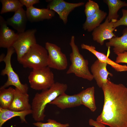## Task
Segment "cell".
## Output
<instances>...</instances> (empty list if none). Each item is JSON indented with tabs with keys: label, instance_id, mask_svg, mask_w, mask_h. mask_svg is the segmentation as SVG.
I'll list each match as a JSON object with an SVG mask.
<instances>
[{
	"label": "cell",
	"instance_id": "cell-14",
	"mask_svg": "<svg viewBox=\"0 0 127 127\" xmlns=\"http://www.w3.org/2000/svg\"><path fill=\"white\" fill-rule=\"evenodd\" d=\"M49 104L55 105L62 109L74 107L82 105L78 94L69 95L65 93L59 95Z\"/></svg>",
	"mask_w": 127,
	"mask_h": 127
},
{
	"label": "cell",
	"instance_id": "cell-23",
	"mask_svg": "<svg viewBox=\"0 0 127 127\" xmlns=\"http://www.w3.org/2000/svg\"><path fill=\"white\" fill-rule=\"evenodd\" d=\"M15 89L12 87L0 89V107L8 108L13 100Z\"/></svg>",
	"mask_w": 127,
	"mask_h": 127
},
{
	"label": "cell",
	"instance_id": "cell-24",
	"mask_svg": "<svg viewBox=\"0 0 127 127\" xmlns=\"http://www.w3.org/2000/svg\"><path fill=\"white\" fill-rule=\"evenodd\" d=\"M0 1L2 4L1 14L10 12H15L23 6L18 0H0Z\"/></svg>",
	"mask_w": 127,
	"mask_h": 127
},
{
	"label": "cell",
	"instance_id": "cell-25",
	"mask_svg": "<svg viewBox=\"0 0 127 127\" xmlns=\"http://www.w3.org/2000/svg\"><path fill=\"white\" fill-rule=\"evenodd\" d=\"M100 10L98 4L93 0H89L85 4L84 12L86 17L93 15Z\"/></svg>",
	"mask_w": 127,
	"mask_h": 127
},
{
	"label": "cell",
	"instance_id": "cell-17",
	"mask_svg": "<svg viewBox=\"0 0 127 127\" xmlns=\"http://www.w3.org/2000/svg\"><path fill=\"white\" fill-rule=\"evenodd\" d=\"M81 47L82 49L86 50L91 52L99 60L110 65L116 71L118 72L127 71V65H121L112 61L104 53L97 51L94 46L82 44Z\"/></svg>",
	"mask_w": 127,
	"mask_h": 127
},
{
	"label": "cell",
	"instance_id": "cell-20",
	"mask_svg": "<svg viewBox=\"0 0 127 127\" xmlns=\"http://www.w3.org/2000/svg\"><path fill=\"white\" fill-rule=\"evenodd\" d=\"M106 12L100 9L93 15L86 17L85 21L83 25L84 30L88 32L93 31L99 26L103 20L106 18Z\"/></svg>",
	"mask_w": 127,
	"mask_h": 127
},
{
	"label": "cell",
	"instance_id": "cell-8",
	"mask_svg": "<svg viewBox=\"0 0 127 127\" xmlns=\"http://www.w3.org/2000/svg\"><path fill=\"white\" fill-rule=\"evenodd\" d=\"M45 48L48 53V66L58 70L66 69L68 66L67 60L60 47L48 42L45 43Z\"/></svg>",
	"mask_w": 127,
	"mask_h": 127
},
{
	"label": "cell",
	"instance_id": "cell-3",
	"mask_svg": "<svg viewBox=\"0 0 127 127\" xmlns=\"http://www.w3.org/2000/svg\"><path fill=\"white\" fill-rule=\"evenodd\" d=\"M70 45L72 52L70 55L71 64L66 72L67 74H73L78 77L91 81L94 79L88 67V62L80 53L75 42V37L71 36Z\"/></svg>",
	"mask_w": 127,
	"mask_h": 127
},
{
	"label": "cell",
	"instance_id": "cell-15",
	"mask_svg": "<svg viewBox=\"0 0 127 127\" xmlns=\"http://www.w3.org/2000/svg\"><path fill=\"white\" fill-rule=\"evenodd\" d=\"M28 20L26 11L22 7L15 12L6 22L8 25L11 26L19 33L25 31Z\"/></svg>",
	"mask_w": 127,
	"mask_h": 127
},
{
	"label": "cell",
	"instance_id": "cell-6",
	"mask_svg": "<svg viewBox=\"0 0 127 127\" xmlns=\"http://www.w3.org/2000/svg\"><path fill=\"white\" fill-rule=\"evenodd\" d=\"M15 51L13 47L7 49V54L2 60L5 64L4 69L1 71V75H6L8 80L3 86H1L0 89L6 88L10 86L13 85L19 90L21 92L27 93L28 87L27 84H23L21 82L19 76L13 70L12 67L11 59L13 54Z\"/></svg>",
	"mask_w": 127,
	"mask_h": 127
},
{
	"label": "cell",
	"instance_id": "cell-29",
	"mask_svg": "<svg viewBox=\"0 0 127 127\" xmlns=\"http://www.w3.org/2000/svg\"><path fill=\"white\" fill-rule=\"evenodd\" d=\"M21 3L24 6H25L27 8L33 6L35 4L38 3L39 0H19Z\"/></svg>",
	"mask_w": 127,
	"mask_h": 127
},
{
	"label": "cell",
	"instance_id": "cell-10",
	"mask_svg": "<svg viewBox=\"0 0 127 127\" xmlns=\"http://www.w3.org/2000/svg\"><path fill=\"white\" fill-rule=\"evenodd\" d=\"M117 20L113 19L109 22L107 17L104 22L93 31L92 35L93 40L102 45L105 40L116 37L113 32L115 29L113 26Z\"/></svg>",
	"mask_w": 127,
	"mask_h": 127
},
{
	"label": "cell",
	"instance_id": "cell-11",
	"mask_svg": "<svg viewBox=\"0 0 127 127\" xmlns=\"http://www.w3.org/2000/svg\"><path fill=\"white\" fill-rule=\"evenodd\" d=\"M18 37V34L9 28L6 20L0 16V47L7 49L12 47Z\"/></svg>",
	"mask_w": 127,
	"mask_h": 127
},
{
	"label": "cell",
	"instance_id": "cell-28",
	"mask_svg": "<svg viewBox=\"0 0 127 127\" xmlns=\"http://www.w3.org/2000/svg\"><path fill=\"white\" fill-rule=\"evenodd\" d=\"M117 55L115 61L116 63L118 64L120 63L127 64V51H125Z\"/></svg>",
	"mask_w": 127,
	"mask_h": 127
},
{
	"label": "cell",
	"instance_id": "cell-30",
	"mask_svg": "<svg viewBox=\"0 0 127 127\" xmlns=\"http://www.w3.org/2000/svg\"><path fill=\"white\" fill-rule=\"evenodd\" d=\"M89 123L90 126L95 127H107L102 123L91 119H89Z\"/></svg>",
	"mask_w": 127,
	"mask_h": 127
},
{
	"label": "cell",
	"instance_id": "cell-22",
	"mask_svg": "<svg viewBox=\"0 0 127 127\" xmlns=\"http://www.w3.org/2000/svg\"><path fill=\"white\" fill-rule=\"evenodd\" d=\"M103 1L108 6L109 12L107 17L109 22L113 19L117 20L119 16L118 11L123 7H127V3L120 0H104Z\"/></svg>",
	"mask_w": 127,
	"mask_h": 127
},
{
	"label": "cell",
	"instance_id": "cell-9",
	"mask_svg": "<svg viewBox=\"0 0 127 127\" xmlns=\"http://www.w3.org/2000/svg\"><path fill=\"white\" fill-rule=\"evenodd\" d=\"M46 0L48 2L47 8L54 11L58 15L60 19L64 24L67 22V18L70 13L75 8L83 5L84 3L67 2L64 0Z\"/></svg>",
	"mask_w": 127,
	"mask_h": 127
},
{
	"label": "cell",
	"instance_id": "cell-5",
	"mask_svg": "<svg viewBox=\"0 0 127 127\" xmlns=\"http://www.w3.org/2000/svg\"><path fill=\"white\" fill-rule=\"evenodd\" d=\"M28 79L31 87L36 90L48 89L55 83L54 74L48 66L33 69Z\"/></svg>",
	"mask_w": 127,
	"mask_h": 127
},
{
	"label": "cell",
	"instance_id": "cell-27",
	"mask_svg": "<svg viewBox=\"0 0 127 127\" xmlns=\"http://www.w3.org/2000/svg\"><path fill=\"white\" fill-rule=\"evenodd\" d=\"M123 16L119 20H118L114 25L113 27L115 28L121 25L127 26V10L123 9L122 10Z\"/></svg>",
	"mask_w": 127,
	"mask_h": 127
},
{
	"label": "cell",
	"instance_id": "cell-19",
	"mask_svg": "<svg viewBox=\"0 0 127 127\" xmlns=\"http://www.w3.org/2000/svg\"><path fill=\"white\" fill-rule=\"evenodd\" d=\"M32 110L22 111H16L9 110L8 108L4 109L0 107V127L7 121L13 117L19 116L21 123L27 122L25 119L26 116L32 114Z\"/></svg>",
	"mask_w": 127,
	"mask_h": 127
},
{
	"label": "cell",
	"instance_id": "cell-12",
	"mask_svg": "<svg viewBox=\"0 0 127 127\" xmlns=\"http://www.w3.org/2000/svg\"><path fill=\"white\" fill-rule=\"evenodd\" d=\"M107 64L97 59L91 67V71L94 79L100 88H101L103 85L107 83L108 75L113 76V74L107 70Z\"/></svg>",
	"mask_w": 127,
	"mask_h": 127
},
{
	"label": "cell",
	"instance_id": "cell-4",
	"mask_svg": "<svg viewBox=\"0 0 127 127\" xmlns=\"http://www.w3.org/2000/svg\"><path fill=\"white\" fill-rule=\"evenodd\" d=\"M48 53L37 44L33 46L18 62L25 68L37 69L48 66Z\"/></svg>",
	"mask_w": 127,
	"mask_h": 127
},
{
	"label": "cell",
	"instance_id": "cell-1",
	"mask_svg": "<svg viewBox=\"0 0 127 127\" xmlns=\"http://www.w3.org/2000/svg\"><path fill=\"white\" fill-rule=\"evenodd\" d=\"M101 88L104 104L96 120L109 127H127V87L108 79Z\"/></svg>",
	"mask_w": 127,
	"mask_h": 127
},
{
	"label": "cell",
	"instance_id": "cell-2",
	"mask_svg": "<svg viewBox=\"0 0 127 127\" xmlns=\"http://www.w3.org/2000/svg\"><path fill=\"white\" fill-rule=\"evenodd\" d=\"M67 86L66 84L55 83L49 88L36 93L32 101L31 109L32 117L37 122L43 121L47 105L49 104L60 95L65 93Z\"/></svg>",
	"mask_w": 127,
	"mask_h": 127
},
{
	"label": "cell",
	"instance_id": "cell-7",
	"mask_svg": "<svg viewBox=\"0 0 127 127\" xmlns=\"http://www.w3.org/2000/svg\"><path fill=\"white\" fill-rule=\"evenodd\" d=\"M36 31V29H32L18 33V38L12 47L16 53L18 62L31 47L37 44L35 36Z\"/></svg>",
	"mask_w": 127,
	"mask_h": 127
},
{
	"label": "cell",
	"instance_id": "cell-26",
	"mask_svg": "<svg viewBox=\"0 0 127 127\" xmlns=\"http://www.w3.org/2000/svg\"><path fill=\"white\" fill-rule=\"evenodd\" d=\"M47 121L46 123L37 122L33 124L37 127H68L69 126V123L62 124L56 120L50 119L48 120Z\"/></svg>",
	"mask_w": 127,
	"mask_h": 127
},
{
	"label": "cell",
	"instance_id": "cell-16",
	"mask_svg": "<svg viewBox=\"0 0 127 127\" xmlns=\"http://www.w3.org/2000/svg\"><path fill=\"white\" fill-rule=\"evenodd\" d=\"M13 101L8 108L16 111H22L31 110V105L29 103V95L23 93L15 88Z\"/></svg>",
	"mask_w": 127,
	"mask_h": 127
},
{
	"label": "cell",
	"instance_id": "cell-18",
	"mask_svg": "<svg viewBox=\"0 0 127 127\" xmlns=\"http://www.w3.org/2000/svg\"><path fill=\"white\" fill-rule=\"evenodd\" d=\"M122 33V36L114 37L106 43L107 47H113V52L116 55L127 51V28L124 29Z\"/></svg>",
	"mask_w": 127,
	"mask_h": 127
},
{
	"label": "cell",
	"instance_id": "cell-21",
	"mask_svg": "<svg viewBox=\"0 0 127 127\" xmlns=\"http://www.w3.org/2000/svg\"><path fill=\"white\" fill-rule=\"evenodd\" d=\"M95 87L87 88L78 93L82 105L88 108L92 112L96 109L94 97Z\"/></svg>",
	"mask_w": 127,
	"mask_h": 127
},
{
	"label": "cell",
	"instance_id": "cell-13",
	"mask_svg": "<svg viewBox=\"0 0 127 127\" xmlns=\"http://www.w3.org/2000/svg\"><path fill=\"white\" fill-rule=\"evenodd\" d=\"M26 14L28 20L31 22H36L52 19L55 12L47 8H38L33 6L27 8Z\"/></svg>",
	"mask_w": 127,
	"mask_h": 127
}]
</instances>
